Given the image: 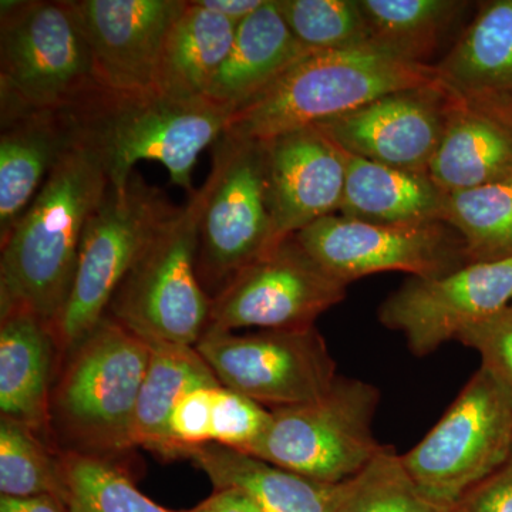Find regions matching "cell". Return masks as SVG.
Segmentation results:
<instances>
[{"mask_svg": "<svg viewBox=\"0 0 512 512\" xmlns=\"http://www.w3.org/2000/svg\"><path fill=\"white\" fill-rule=\"evenodd\" d=\"M109 185L99 154L77 140L0 242V313L29 309L47 326L55 322L72 288L84 229Z\"/></svg>", "mask_w": 512, "mask_h": 512, "instance_id": "1", "label": "cell"}, {"mask_svg": "<svg viewBox=\"0 0 512 512\" xmlns=\"http://www.w3.org/2000/svg\"><path fill=\"white\" fill-rule=\"evenodd\" d=\"M439 82L434 64L407 62L373 45L320 50L232 111L222 134L269 141L345 116L386 94Z\"/></svg>", "mask_w": 512, "mask_h": 512, "instance_id": "2", "label": "cell"}, {"mask_svg": "<svg viewBox=\"0 0 512 512\" xmlns=\"http://www.w3.org/2000/svg\"><path fill=\"white\" fill-rule=\"evenodd\" d=\"M77 140L99 154L110 184L126 187L138 161H158L171 183L194 194L197 158L224 133L232 111L201 99L177 100L156 90L119 93L100 87L69 107Z\"/></svg>", "mask_w": 512, "mask_h": 512, "instance_id": "3", "label": "cell"}, {"mask_svg": "<svg viewBox=\"0 0 512 512\" xmlns=\"http://www.w3.org/2000/svg\"><path fill=\"white\" fill-rule=\"evenodd\" d=\"M150 342L104 316L64 356L50 394L49 429L63 451L110 458L131 450L138 393Z\"/></svg>", "mask_w": 512, "mask_h": 512, "instance_id": "4", "label": "cell"}, {"mask_svg": "<svg viewBox=\"0 0 512 512\" xmlns=\"http://www.w3.org/2000/svg\"><path fill=\"white\" fill-rule=\"evenodd\" d=\"M100 87L72 0L0 2V123L69 109Z\"/></svg>", "mask_w": 512, "mask_h": 512, "instance_id": "5", "label": "cell"}, {"mask_svg": "<svg viewBox=\"0 0 512 512\" xmlns=\"http://www.w3.org/2000/svg\"><path fill=\"white\" fill-rule=\"evenodd\" d=\"M178 210L136 171L123 190L109 185L84 229L69 296L49 326L60 357L99 325L138 256Z\"/></svg>", "mask_w": 512, "mask_h": 512, "instance_id": "6", "label": "cell"}, {"mask_svg": "<svg viewBox=\"0 0 512 512\" xmlns=\"http://www.w3.org/2000/svg\"><path fill=\"white\" fill-rule=\"evenodd\" d=\"M207 185L195 190L138 256L106 316L147 342L195 346L207 330L211 296L197 274Z\"/></svg>", "mask_w": 512, "mask_h": 512, "instance_id": "7", "label": "cell"}, {"mask_svg": "<svg viewBox=\"0 0 512 512\" xmlns=\"http://www.w3.org/2000/svg\"><path fill=\"white\" fill-rule=\"evenodd\" d=\"M379 400L373 384L338 377L318 399L271 409V423L249 456L320 483H345L383 448L373 434Z\"/></svg>", "mask_w": 512, "mask_h": 512, "instance_id": "8", "label": "cell"}, {"mask_svg": "<svg viewBox=\"0 0 512 512\" xmlns=\"http://www.w3.org/2000/svg\"><path fill=\"white\" fill-rule=\"evenodd\" d=\"M512 454V389L481 367L402 460L421 493L450 508Z\"/></svg>", "mask_w": 512, "mask_h": 512, "instance_id": "9", "label": "cell"}, {"mask_svg": "<svg viewBox=\"0 0 512 512\" xmlns=\"http://www.w3.org/2000/svg\"><path fill=\"white\" fill-rule=\"evenodd\" d=\"M200 221L197 274L214 298L239 271L276 247L264 141L222 134L212 146Z\"/></svg>", "mask_w": 512, "mask_h": 512, "instance_id": "10", "label": "cell"}, {"mask_svg": "<svg viewBox=\"0 0 512 512\" xmlns=\"http://www.w3.org/2000/svg\"><path fill=\"white\" fill-rule=\"evenodd\" d=\"M295 237L345 285L380 272L440 278L470 264L463 237L443 221L376 224L335 214L313 222Z\"/></svg>", "mask_w": 512, "mask_h": 512, "instance_id": "11", "label": "cell"}, {"mask_svg": "<svg viewBox=\"0 0 512 512\" xmlns=\"http://www.w3.org/2000/svg\"><path fill=\"white\" fill-rule=\"evenodd\" d=\"M195 348L222 386L268 409L318 399L339 377L328 345L315 326L244 335L207 332Z\"/></svg>", "mask_w": 512, "mask_h": 512, "instance_id": "12", "label": "cell"}, {"mask_svg": "<svg viewBox=\"0 0 512 512\" xmlns=\"http://www.w3.org/2000/svg\"><path fill=\"white\" fill-rule=\"evenodd\" d=\"M346 289L292 235L245 266L211 298L204 333L312 328L322 313L346 298Z\"/></svg>", "mask_w": 512, "mask_h": 512, "instance_id": "13", "label": "cell"}, {"mask_svg": "<svg viewBox=\"0 0 512 512\" xmlns=\"http://www.w3.org/2000/svg\"><path fill=\"white\" fill-rule=\"evenodd\" d=\"M511 302L512 258L476 262L440 278H410L382 303L379 320L421 357Z\"/></svg>", "mask_w": 512, "mask_h": 512, "instance_id": "14", "label": "cell"}, {"mask_svg": "<svg viewBox=\"0 0 512 512\" xmlns=\"http://www.w3.org/2000/svg\"><path fill=\"white\" fill-rule=\"evenodd\" d=\"M457 100L440 80L386 94L315 127L355 156L407 173L429 175Z\"/></svg>", "mask_w": 512, "mask_h": 512, "instance_id": "15", "label": "cell"}, {"mask_svg": "<svg viewBox=\"0 0 512 512\" xmlns=\"http://www.w3.org/2000/svg\"><path fill=\"white\" fill-rule=\"evenodd\" d=\"M97 79L119 93L154 90L158 59L183 0H72Z\"/></svg>", "mask_w": 512, "mask_h": 512, "instance_id": "16", "label": "cell"}, {"mask_svg": "<svg viewBox=\"0 0 512 512\" xmlns=\"http://www.w3.org/2000/svg\"><path fill=\"white\" fill-rule=\"evenodd\" d=\"M264 143L275 245L339 214L346 174L333 141L318 128L306 127Z\"/></svg>", "mask_w": 512, "mask_h": 512, "instance_id": "17", "label": "cell"}, {"mask_svg": "<svg viewBox=\"0 0 512 512\" xmlns=\"http://www.w3.org/2000/svg\"><path fill=\"white\" fill-rule=\"evenodd\" d=\"M477 5L474 18L434 66L454 96L512 127V0Z\"/></svg>", "mask_w": 512, "mask_h": 512, "instance_id": "18", "label": "cell"}, {"mask_svg": "<svg viewBox=\"0 0 512 512\" xmlns=\"http://www.w3.org/2000/svg\"><path fill=\"white\" fill-rule=\"evenodd\" d=\"M0 242L39 194L50 171L76 144L67 110L39 111L0 123Z\"/></svg>", "mask_w": 512, "mask_h": 512, "instance_id": "19", "label": "cell"}, {"mask_svg": "<svg viewBox=\"0 0 512 512\" xmlns=\"http://www.w3.org/2000/svg\"><path fill=\"white\" fill-rule=\"evenodd\" d=\"M57 346L35 312L0 313V412L40 436L50 433L49 404Z\"/></svg>", "mask_w": 512, "mask_h": 512, "instance_id": "20", "label": "cell"}, {"mask_svg": "<svg viewBox=\"0 0 512 512\" xmlns=\"http://www.w3.org/2000/svg\"><path fill=\"white\" fill-rule=\"evenodd\" d=\"M313 53L292 35L276 0H266L237 26L227 59L215 74L205 99L234 111Z\"/></svg>", "mask_w": 512, "mask_h": 512, "instance_id": "21", "label": "cell"}, {"mask_svg": "<svg viewBox=\"0 0 512 512\" xmlns=\"http://www.w3.org/2000/svg\"><path fill=\"white\" fill-rule=\"evenodd\" d=\"M185 457L207 474L217 490L238 488L264 512H335L346 483H320L215 443L192 448Z\"/></svg>", "mask_w": 512, "mask_h": 512, "instance_id": "22", "label": "cell"}, {"mask_svg": "<svg viewBox=\"0 0 512 512\" xmlns=\"http://www.w3.org/2000/svg\"><path fill=\"white\" fill-rule=\"evenodd\" d=\"M429 177L444 194L512 181V127L458 99Z\"/></svg>", "mask_w": 512, "mask_h": 512, "instance_id": "23", "label": "cell"}, {"mask_svg": "<svg viewBox=\"0 0 512 512\" xmlns=\"http://www.w3.org/2000/svg\"><path fill=\"white\" fill-rule=\"evenodd\" d=\"M335 146L346 174L340 215L376 224L443 221L446 194L429 175L387 167Z\"/></svg>", "mask_w": 512, "mask_h": 512, "instance_id": "24", "label": "cell"}, {"mask_svg": "<svg viewBox=\"0 0 512 512\" xmlns=\"http://www.w3.org/2000/svg\"><path fill=\"white\" fill-rule=\"evenodd\" d=\"M237 26L197 0L187 2L165 36L154 90L177 100L204 97L227 59Z\"/></svg>", "mask_w": 512, "mask_h": 512, "instance_id": "25", "label": "cell"}, {"mask_svg": "<svg viewBox=\"0 0 512 512\" xmlns=\"http://www.w3.org/2000/svg\"><path fill=\"white\" fill-rule=\"evenodd\" d=\"M221 382L195 346L150 342V359L138 393L131 427V446L175 458L171 443V413L192 389Z\"/></svg>", "mask_w": 512, "mask_h": 512, "instance_id": "26", "label": "cell"}, {"mask_svg": "<svg viewBox=\"0 0 512 512\" xmlns=\"http://www.w3.org/2000/svg\"><path fill=\"white\" fill-rule=\"evenodd\" d=\"M370 43L407 60L431 64L444 40L467 15L463 0H359Z\"/></svg>", "mask_w": 512, "mask_h": 512, "instance_id": "27", "label": "cell"}, {"mask_svg": "<svg viewBox=\"0 0 512 512\" xmlns=\"http://www.w3.org/2000/svg\"><path fill=\"white\" fill-rule=\"evenodd\" d=\"M443 221L463 237L470 264L512 258V181L446 194Z\"/></svg>", "mask_w": 512, "mask_h": 512, "instance_id": "28", "label": "cell"}, {"mask_svg": "<svg viewBox=\"0 0 512 512\" xmlns=\"http://www.w3.org/2000/svg\"><path fill=\"white\" fill-rule=\"evenodd\" d=\"M0 493L3 497L60 498L66 503L60 454L19 421L0 419Z\"/></svg>", "mask_w": 512, "mask_h": 512, "instance_id": "29", "label": "cell"}, {"mask_svg": "<svg viewBox=\"0 0 512 512\" xmlns=\"http://www.w3.org/2000/svg\"><path fill=\"white\" fill-rule=\"evenodd\" d=\"M59 454L70 512H185L151 501L109 458L74 451Z\"/></svg>", "mask_w": 512, "mask_h": 512, "instance_id": "30", "label": "cell"}, {"mask_svg": "<svg viewBox=\"0 0 512 512\" xmlns=\"http://www.w3.org/2000/svg\"><path fill=\"white\" fill-rule=\"evenodd\" d=\"M426 497L404 467L402 456L384 447L346 481L335 512H450Z\"/></svg>", "mask_w": 512, "mask_h": 512, "instance_id": "31", "label": "cell"}, {"mask_svg": "<svg viewBox=\"0 0 512 512\" xmlns=\"http://www.w3.org/2000/svg\"><path fill=\"white\" fill-rule=\"evenodd\" d=\"M302 46L313 52L372 45L359 0H276Z\"/></svg>", "mask_w": 512, "mask_h": 512, "instance_id": "32", "label": "cell"}, {"mask_svg": "<svg viewBox=\"0 0 512 512\" xmlns=\"http://www.w3.org/2000/svg\"><path fill=\"white\" fill-rule=\"evenodd\" d=\"M271 419V409L221 384L214 394L212 443L249 454Z\"/></svg>", "mask_w": 512, "mask_h": 512, "instance_id": "33", "label": "cell"}, {"mask_svg": "<svg viewBox=\"0 0 512 512\" xmlns=\"http://www.w3.org/2000/svg\"><path fill=\"white\" fill-rule=\"evenodd\" d=\"M458 342L480 353L481 367L512 389V302L464 330Z\"/></svg>", "mask_w": 512, "mask_h": 512, "instance_id": "34", "label": "cell"}, {"mask_svg": "<svg viewBox=\"0 0 512 512\" xmlns=\"http://www.w3.org/2000/svg\"><path fill=\"white\" fill-rule=\"evenodd\" d=\"M217 387L192 389L175 404L168 423L175 456L185 457L192 448L212 443V410Z\"/></svg>", "mask_w": 512, "mask_h": 512, "instance_id": "35", "label": "cell"}, {"mask_svg": "<svg viewBox=\"0 0 512 512\" xmlns=\"http://www.w3.org/2000/svg\"><path fill=\"white\" fill-rule=\"evenodd\" d=\"M450 512H512V454L503 467L467 491Z\"/></svg>", "mask_w": 512, "mask_h": 512, "instance_id": "36", "label": "cell"}, {"mask_svg": "<svg viewBox=\"0 0 512 512\" xmlns=\"http://www.w3.org/2000/svg\"><path fill=\"white\" fill-rule=\"evenodd\" d=\"M185 512H264L258 504L238 488L215 490L207 500Z\"/></svg>", "mask_w": 512, "mask_h": 512, "instance_id": "37", "label": "cell"}, {"mask_svg": "<svg viewBox=\"0 0 512 512\" xmlns=\"http://www.w3.org/2000/svg\"><path fill=\"white\" fill-rule=\"evenodd\" d=\"M265 2L266 0H197L202 8L224 16L235 25L254 15L256 10L265 5Z\"/></svg>", "mask_w": 512, "mask_h": 512, "instance_id": "38", "label": "cell"}, {"mask_svg": "<svg viewBox=\"0 0 512 512\" xmlns=\"http://www.w3.org/2000/svg\"><path fill=\"white\" fill-rule=\"evenodd\" d=\"M0 512H70L60 498L43 495L32 498L0 497Z\"/></svg>", "mask_w": 512, "mask_h": 512, "instance_id": "39", "label": "cell"}]
</instances>
